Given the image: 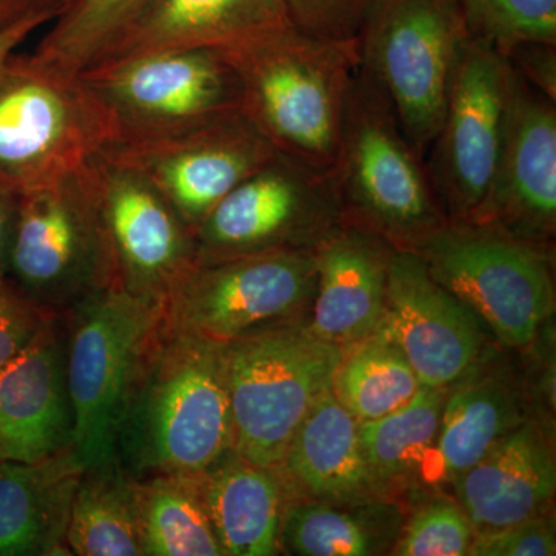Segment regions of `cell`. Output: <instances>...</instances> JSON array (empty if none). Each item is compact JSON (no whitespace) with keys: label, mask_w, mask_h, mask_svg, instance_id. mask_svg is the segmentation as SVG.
<instances>
[{"label":"cell","mask_w":556,"mask_h":556,"mask_svg":"<svg viewBox=\"0 0 556 556\" xmlns=\"http://www.w3.org/2000/svg\"><path fill=\"white\" fill-rule=\"evenodd\" d=\"M555 525L548 515L503 527L492 532L475 533L468 555L477 556H554Z\"/></svg>","instance_id":"cell-35"},{"label":"cell","mask_w":556,"mask_h":556,"mask_svg":"<svg viewBox=\"0 0 556 556\" xmlns=\"http://www.w3.org/2000/svg\"><path fill=\"white\" fill-rule=\"evenodd\" d=\"M289 25L283 0H152L91 67L159 51L229 49Z\"/></svg>","instance_id":"cell-21"},{"label":"cell","mask_w":556,"mask_h":556,"mask_svg":"<svg viewBox=\"0 0 556 556\" xmlns=\"http://www.w3.org/2000/svg\"><path fill=\"white\" fill-rule=\"evenodd\" d=\"M394 251L376 233L348 223L318 244L314 334L345 348L382 328Z\"/></svg>","instance_id":"cell-19"},{"label":"cell","mask_w":556,"mask_h":556,"mask_svg":"<svg viewBox=\"0 0 556 556\" xmlns=\"http://www.w3.org/2000/svg\"><path fill=\"white\" fill-rule=\"evenodd\" d=\"M382 328L422 387H452L484 356L477 314L441 287L412 251H394L391 258Z\"/></svg>","instance_id":"cell-17"},{"label":"cell","mask_w":556,"mask_h":556,"mask_svg":"<svg viewBox=\"0 0 556 556\" xmlns=\"http://www.w3.org/2000/svg\"><path fill=\"white\" fill-rule=\"evenodd\" d=\"M342 354L292 317L226 343L233 455L280 467L303 417L331 388Z\"/></svg>","instance_id":"cell-6"},{"label":"cell","mask_w":556,"mask_h":556,"mask_svg":"<svg viewBox=\"0 0 556 556\" xmlns=\"http://www.w3.org/2000/svg\"><path fill=\"white\" fill-rule=\"evenodd\" d=\"M86 473L72 448L39 463L0 460V556L70 555V506Z\"/></svg>","instance_id":"cell-23"},{"label":"cell","mask_w":556,"mask_h":556,"mask_svg":"<svg viewBox=\"0 0 556 556\" xmlns=\"http://www.w3.org/2000/svg\"><path fill=\"white\" fill-rule=\"evenodd\" d=\"M529 419L525 393L510 369L479 358L448 387L437 450L445 477L456 479Z\"/></svg>","instance_id":"cell-24"},{"label":"cell","mask_w":556,"mask_h":556,"mask_svg":"<svg viewBox=\"0 0 556 556\" xmlns=\"http://www.w3.org/2000/svg\"><path fill=\"white\" fill-rule=\"evenodd\" d=\"M93 164L108 288L164 305L199 263L195 233L137 172L101 153Z\"/></svg>","instance_id":"cell-14"},{"label":"cell","mask_w":556,"mask_h":556,"mask_svg":"<svg viewBox=\"0 0 556 556\" xmlns=\"http://www.w3.org/2000/svg\"><path fill=\"white\" fill-rule=\"evenodd\" d=\"M448 388L422 387L407 405L358 422V441L379 495L415 477L437 450L442 408Z\"/></svg>","instance_id":"cell-28"},{"label":"cell","mask_w":556,"mask_h":556,"mask_svg":"<svg viewBox=\"0 0 556 556\" xmlns=\"http://www.w3.org/2000/svg\"><path fill=\"white\" fill-rule=\"evenodd\" d=\"M289 490L311 501L357 504L380 500L372 484L361 441L358 420L331 388L309 408L277 468Z\"/></svg>","instance_id":"cell-22"},{"label":"cell","mask_w":556,"mask_h":556,"mask_svg":"<svg viewBox=\"0 0 556 556\" xmlns=\"http://www.w3.org/2000/svg\"><path fill=\"white\" fill-rule=\"evenodd\" d=\"M65 376L72 450L84 471L116 464L121 428L148 351L163 327L164 305L118 288L90 292L70 306Z\"/></svg>","instance_id":"cell-4"},{"label":"cell","mask_w":556,"mask_h":556,"mask_svg":"<svg viewBox=\"0 0 556 556\" xmlns=\"http://www.w3.org/2000/svg\"><path fill=\"white\" fill-rule=\"evenodd\" d=\"M64 0H0V30L39 11H58Z\"/></svg>","instance_id":"cell-40"},{"label":"cell","mask_w":556,"mask_h":556,"mask_svg":"<svg viewBox=\"0 0 556 556\" xmlns=\"http://www.w3.org/2000/svg\"><path fill=\"white\" fill-rule=\"evenodd\" d=\"M56 16L58 11H39V13L25 16L24 20L14 22V24L0 30V78L5 75L11 60H13L22 43L40 27L53 22Z\"/></svg>","instance_id":"cell-38"},{"label":"cell","mask_w":556,"mask_h":556,"mask_svg":"<svg viewBox=\"0 0 556 556\" xmlns=\"http://www.w3.org/2000/svg\"><path fill=\"white\" fill-rule=\"evenodd\" d=\"M226 345L161 327L121 428L118 448L144 478L201 477L232 453Z\"/></svg>","instance_id":"cell-1"},{"label":"cell","mask_w":556,"mask_h":556,"mask_svg":"<svg viewBox=\"0 0 556 556\" xmlns=\"http://www.w3.org/2000/svg\"><path fill=\"white\" fill-rule=\"evenodd\" d=\"M223 51L239 75L241 110L277 152L313 169H334L358 43L289 25Z\"/></svg>","instance_id":"cell-2"},{"label":"cell","mask_w":556,"mask_h":556,"mask_svg":"<svg viewBox=\"0 0 556 556\" xmlns=\"http://www.w3.org/2000/svg\"><path fill=\"white\" fill-rule=\"evenodd\" d=\"M316 277L313 249L197 263L164 303V328L226 345L300 313L314 298Z\"/></svg>","instance_id":"cell-12"},{"label":"cell","mask_w":556,"mask_h":556,"mask_svg":"<svg viewBox=\"0 0 556 556\" xmlns=\"http://www.w3.org/2000/svg\"><path fill=\"white\" fill-rule=\"evenodd\" d=\"M506 58L529 86L556 102V43H519Z\"/></svg>","instance_id":"cell-37"},{"label":"cell","mask_w":556,"mask_h":556,"mask_svg":"<svg viewBox=\"0 0 556 556\" xmlns=\"http://www.w3.org/2000/svg\"><path fill=\"white\" fill-rule=\"evenodd\" d=\"M420 388L408 358L383 328L343 348L331 380L332 394L358 422L396 412Z\"/></svg>","instance_id":"cell-30"},{"label":"cell","mask_w":556,"mask_h":556,"mask_svg":"<svg viewBox=\"0 0 556 556\" xmlns=\"http://www.w3.org/2000/svg\"><path fill=\"white\" fill-rule=\"evenodd\" d=\"M332 172L342 222L413 251L448 222L422 156L378 83L358 67Z\"/></svg>","instance_id":"cell-3"},{"label":"cell","mask_w":556,"mask_h":556,"mask_svg":"<svg viewBox=\"0 0 556 556\" xmlns=\"http://www.w3.org/2000/svg\"><path fill=\"white\" fill-rule=\"evenodd\" d=\"M470 222L543 247L555 230L556 102L515 70L495 177Z\"/></svg>","instance_id":"cell-16"},{"label":"cell","mask_w":556,"mask_h":556,"mask_svg":"<svg viewBox=\"0 0 556 556\" xmlns=\"http://www.w3.org/2000/svg\"><path fill=\"white\" fill-rule=\"evenodd\" d=\"M376 0H283L292 24L317 38L357 42Z\"/></svg>","instance_id":"cell-34"},{"label":"cell","mask_w":556,"mask_h":556,"mask_svg":"<svg viewBox=\"0 0 556 556\" xmlns=\"http://www.w3.org/2000/svg\"><path fill=\"white\" fill-rule=\"evenodd\" d=\"M17 204H20L17 193L0 188V280L10 274V254L14 225H16Z\"/></svg>","instance_id":"cell-39"},{"label":"cell","mask_w":556,"mask_h":556,"mask_svg":"<svg viewBox=\"0 0 556 556\" xmlns=\"http://www.w3.org/2000/svg\"><path fill=\"white\" fill-rule=\"evenodd\" d=\"M511 73L507 58L468 38L427 166L448 222H470L486 199L503 148Z\"/></svg>","instance_id":"cell-13"},{"label":"cell","mask_w":556,"mask_h":556,"mask_svg":"<svg viewBox=\"0 0 556 556\" xmlns=\"http://www.w3.org/2000/svg\"><path fill=\"white\" fill-rule=\"evenodd\" d=\"M146 555L223 556L200 477L161 475L137 481Z\"/></svg>","instance_id":"cell-29"},{"label":"cell","mask_w":556,"mask_h":556,"mask_svg":"<svg viewBox=\"0 0 556 556\" xmlns=\"http://www.w3.org/2000/svg\"><path fill=\"white\" fill-rule=\"evenodd\" d=\"M49 313L7 278L0 280V368L30 342Z\"/></svg>","instance_id":"cell-36"},{"label":"cell","mask_w":556,"mask_h":556,"mask_svg":"<svg viewBox=\"0 0 556 556\" xmlns=\"http://www.w3.org/2000/svg\"><path fill=\"white\" fill-rule=\"evenodd\" d=\"M152 0H64L31 56L76 78L91 67Z\"/></svg>","instance_id":"cell-31"},{"label":"cell","mask_w":556,"mask_h":556,"mask_svg":"<svg viewBox=\"0 0 556 556\" xmlns=\"http://www.w3.org/2000/svg\"><path fill=\"white\" fill-rule=\"evenodd\" d=\"M100 153L141 175L195 233L230 190L278 152L237 112L177 137Z\"/></svg>","instance_id":"cell-15"},{"label":"cell","mask_w":556,"mask_h":556,"mask_svg":"<svg viewBox=\"0 0 556 556\" xmlns=\"http://www.w3.org/2000/svg\"><path fill=\"white\" fill-rule=\"evenodd\" d=\"M65 358L56 316L0 368V460L39 463L72 448Z\"/></svg>","instance_id":"cell-18"},{"label":"cell","mask_w":556,"mask_h":556,"mask_svg":"<svg viewBox=\"0 0 556 556\" xmlns=\"http://www.w3.org/2000/svg\"><path fill=\"white\" fill-rule=\"evenodd\" d=\"M475 529L455 501H430L417 508L391 548L399 556H463L473 543Z\"/></svg>","instance_id":"cell-33"},{"label":"cell","mask_w":556,"mask_h":556,"mask_svg":"<svg viewBox=\"0 0 556 556\" xmlns=\"http://www.w3.org/2000/svg\"><path fill=\"white\" fill-rule=\"evenodd\" d=\"M200 481L225 555L278 554L288 489L277 468L255 466L230 453Z\"/></svg>","instance_id":"cell-25"},{"label":"cell","mask_w":556,"mask_h":556,"mask_svg":"<svg viewBox=\"0 0 556 556\" xmlns=\"http://www.w3.org/2000/svg\"><path fill=\"white\" fill-rule=\"evenodd\" d=\"M104 148L78 76L14 54L0 78V188L28 192L86 167Z\"/></svg>","instance_id":"cell-10"},{"label":"cell","mask_w":556,"mask_h":556,"mask_svg":"<svg viewBox=\"0 0 556 556\" xmlns=\"http://www.w3.org/2000/svg\"><path fill=\"white\" fill-rule=\"evenodd\" d=\"M401 527V511L380 500L287 503L280 547L302 556L382 555L396 544Z\"/></svg>","instance_id":"cell-26"},{"label":"cell","mask_w":556,"mask_h":556,"mask_svg":"<svg viewBox=\"0 0 556 556\" xmlns=\"http://www.w3.org/2000/svg\"><path fill=\"white\" fill-rule=\"evenodd\" d=\"M78 79L100 121L102 150L177 137L243 112L239 75L219 49L142 54L84 70Z\"/></svg>","instance_id":"cell-5"},{"label":"cell","mask_w":556,"mask_h":556,"mask_svg":"<svg viewBox=\"0 0 556 556\" xmlns=\"http://www.w3.org/2000/svg\"><path fill=\"white\" fill-rule=\"evenodd\" d=\"M468 38L460 0H376L362 28L361 67L386 91L422 159L441 130Z\"/></svg>","instance_id":"cell-7"},{"label":"cell","mask_w":556,"mask_h":556,"mask_svg":"<svg viewBox=\"0 0 556 556\" xmlns=\"http://www.w3.org/2000/svg\"><path fill=\"white\" fill-rule=\"evenodd\" d=\"M65 544L72 555L144 556L137 481L115 466L86 471L70 506Z\"/></svg>","instance_id":"cell-27"},{"label":"cell","mask_w":556,"mask_h":556,"mask_svg":"<svg viewBox=\"0 0 556 556\" xmlns=\"http://www.w3.org/2000/svg\"><path fill=\"white\" fill-rule=\"evenodd\" d=\"M93 163L20 195L10 273L49 313L109 285Z\"/></svg>","instance_id":"cell-9"},{"label":"cell","mask_w":556,"mask_h":556,"mask_svg":"<svg viewBox=\"0 0 556 556\" xmlns=\"http://www.w3.org/2000/svg\"><path fill=\"white\" fill-rule=\"evenodd\" d=\"M412 252L508 346L532 343L554 314L551 254L543 244L478 223L447 222Z\"/></svg>","instance_id":"cell-8"},{"label":"cell","mask_w":556,"mask_h":556,"mask_svg":"<svg viewBox=\"0 0 556 556\" xmlns=\"http://www.w3.org/2000/svg\"><path fill=\"white\" fill-rule=\"evenodd\" d=\"M342 223L332 172L277 153L201 222L199 263L276 249L316 251Z\"/></svg>","instance_id":"cell-11"},{"label":"cell","mask_w":556,"mask_h":556,"mask_svg":"<svg viewBox=\"0 0 556 556\" xmlns=\"http://www.w3.org/2000/svg\"><path fill=\"white\" fill-rule=\"evenodd\" d=\"M453 484L475 533L544 517L556 490L554 448L540 424L529 417Z\"/></svg>","instance_id":"cell-20"},{"label":"cell","mask_w":556,"mask_h":556,"mask_svg":"<svg viewBox=\"0 0 556 556\" xmlns=\"http://www.w3.org/2000/svg\"><path fill=\"white\" fill-rule=\"evenodd\" d=\"M470 38L507 56L519 43H556V0H460Z\"/></svg>","instance_id":"cell-32"}]
</instances>
